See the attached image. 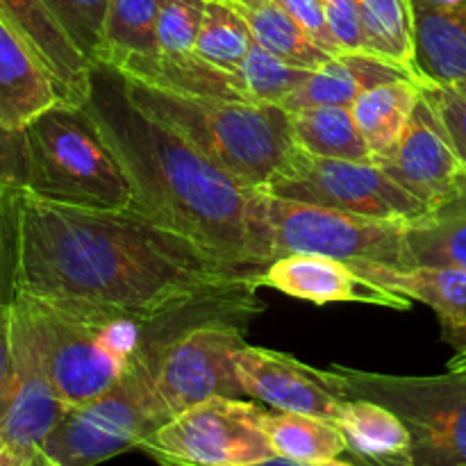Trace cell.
Instances as JSON below:
<instances>
[{
    "instance_id": "cell-2",
    "label": "cell",
    "mask_w": 466,
    "mask_h": 466,
    "mask_svg": "<svg viewBox=\"0 0 466 466\" xmlns=\"http://www.w3.org/2000/svg\"><path fill=\"white\" fill-rule=\"evenodd\" d=\"M85 107L130 180L132 209L244 271H264L248 239L255 189L137 107L123 76L107 64L91 62Z\"/></svg>"
},
{
    "instance_id": "cell-25",
    "label": "cell",
    "mask_w": 466,
    "mask_h": 466,
    "mask_svg": "<svg viewBox=\"0 0 466 466\" xmlns=\"http://www.w3.org/2000/svg\"><path fill=\"white\" fill-rule=\"evenodd\" d=\"M164 0H109L96 62L121 68L159 53L157 21Z\"/></svg>"
},
{
    "instance_id": "cell-32",
    "label": "cell",
    "mask_w": 466,
    "mask_h": 466,
    "mask_svg": "<svg viewBox=\"0 0 466 466\" xmlns=\"http://www.w3.org/2000/svg\"><path fill=\"white\" fill-rule=\"evenodd\" d=\"M48 12L86 62H96L103 44L109 0H44Z\"/></svg>"
},
{
    "instance_id": "cell-15",
    "label": "cell",
    "mask_w": 466,
    "mask_h": 466,
    "mask_svg": "<svg viewBox=\"0 0 466 466\" xmlns=\"http://www.w3.org/2000/svg\"><path fill=\"white\" fill-rule=\"evenodd\" d=\"M259 287H271L291 299L326 303H364L408 312L414 300L373 285L350 264L321 255H287L268 264L258 276Z\"/></svg>"
},
{
    "instance_id": "cell-45",
    "label": "cell",
    "mask_w": 466,
    "mask_h": 466,
    "mask_svg": "<svg viewBox=\"0 0 466 466\" xmlns=\"http://www.w3.org/2000/svg\"><path fill=\"white\" fill-rule=\"evenodd\" d=\"M458 89L464 91V94H466V85H458Z\"/></svg>"
},
{
    "instance_id": "cell-41",
    "label": "cell",
    "mask_w": 466,
    "mask_h": 466,
    "mask_svg": "<svg viewBox=\"0 0 466 466\" xmlns=\"http://www.w3.org/2000/svg\"><path fill=\"white\" fill-rule=\"evenodd\" d=\"M27 458H21L16 453H9V451L0 449V466H21Z\"/></svg>"
},
{
    "instance_id": "cell-10",
    "label": "cell",
    "mask_w": 466,
    "mask_h": 466,
    "mask_svg": "<svg viewBox=\"0 0 466 466\" xmlns=\"http://www.w3.org/2000/svg\"><path fill=\"white\" fill-rule=\"evenodd\" d=\"M253 400L209 399L176 414L139 446L155 462L191 466H255L276 458Z\"/></svg>"
},
{
    "instance_id": "cell-9",
    "label": "cell",
    "mask_w": 466,
    "mask_h": 466,
    "mask_svg": "<svg viewBox=\"0 0 466 466\" xmlns=\"http://www.w3.org/2000/svg\"><path fill=\"white\" fill-rule=\"evenodd\" d=\"M258 191L408 226L431 214V209L408 194L380 164L317 157L296 146L267 187Z\"/></svg>"
},
{
    "instance_id": "cell-44",
    "label": "cell",
    "mask_w": 466,
    "mask_h": 466,
    "mask_svg": "<svg viewBox=\"0 0 466 466\" xmlns=\"http://www.w3.org/2000/svg\"><path fill=\"white\" fill-rule=\"evenodd\" d=\"M162 466H191V464H180V462H162Z\"/></svg>"
},
{
    "instance_id": "cell-8",
    "label": "cell",
    "mask_w": 466,
    "mask_h": 466,
    "mask_svg": "<svg viewBox=\"0 0 466 466\" xmlns=\"http://www.w3.org/2000/svg\"><path fill=\"white\" fill-rule=\"evenodd\" d=\"M157 367L153 355H137L112 390L66 410L41 453L55 466H96L139 449L173 419L155 385Z\"/></svg>"
},
{
    "instance_id": "cell-12",
    "label": "cell",
    "mask_w": 466,
    "mask_h": 466,
    "mask_svg": "<svg viewBox=\"0 0 466 466\" xmlns=\"http://www.w3.org/2000/svg\"><path fill=\"white\" fill-rule=\"evenodd\" d=\"M376 164L431 214L466 198V167L423 89L400 139Z\"/></svg>"
},
{
    "instance_id": "cell-18",
    "label": "cell",
    "mask_w": 466,
    "mask_h": 466,
    "mask_svg": "<svg viewBox=\"0 0 466 466\" xmlns=\"http://www.w3.org/2000/svg\"><path fill=\"white\" fill-rule=\"evenodd\" d=\"M355 271L373 285L428 305L437 314L441 337L455 350L466 346V271L449 267H358Z\"/></svg>"
},
{
    "instance_id": "cell-30",
    "label": "cell",
    "mask_w": 466,
    "mask_h": 466,
    "mask_svg": "<svg viewBox=\"0 0 466 466\" xmlns=\"http://www.w3.org/2000/svg\"><path fill=\"white\" fill-rule=\"evenodd\" d=\"M255 39L248 23L226 0H208L196 53L228 71H239Z\"/></svg>"
},
{
    "instance_id": "cell-21",
    "label": "cell",
    "mask_w": 466,
    "mask_h": 466,
    "mask_svg": "<svg viewBox=\"0 0 466 466\" xmlns=\"http://www.w3.org/2000/svg\"><path fill=\"white\" fill-rule=\"evenodd\" d=\"M116 71L127 80L144 82V85L176 91V94L255 103L246 94L239 71H228V68L217 66V64L200 57L198 53H157L155 57L123 64Z\"/></svg>"
},
{
    "instance_id": "cell-20",
    "label": "cell",
    "mask_w": 466,
    "mask_h": 466,
    "mask_svg": "<svg viewBox=\"0 0 466 466\" xmlns=\"http://www.w3.org/2000/svg\"><path fill=\"white\" fill-rule=\"evenodd\" d=\"M403 77H417L405 68L369 53H339L332 55L328 62L314 68L308 80L282 103V107L296 112L314 105H350L358 100L362 91L369 86L382 85V82L403 80Z\"/></svg>"
},
{
    "instance_id": "cell-27",
    "label": "cell",
    "mask_w": 466,
    "mask_h": 466,
    "mask_svg": "<svg viewBox=\"0 0 466 466\" xmlns=\"http://www.w3.org/2000/svg\"><path fill=\"white\" fill-rule=\"evenodd\" d=\"M262 426L278 458L323 464L341 458L349 451L339 428L326 419L267 410Z\"/></svg>"
},
{
    "instance_id": "cell-35",
    "label": "cell",
    "mask_w": 466,
    "mask_h": 466,
    "mask_svg": "<svg viewBox=\"0 0 466 466\" xmlns=\"http://www.w3.org/2000/svg\"><path fill=\"white\" fill-rule=\"evenodd\" d=\"M326 21L339 53H369L367 30L358 0H323Z\"/></svg>"
},
{
    "instance_id": "cell-26",
    "label": "cell",
    "mask_w": 466,
    "mask_h": 466,
    "mask_svg": "<svg viewBox=\"0 0 466 466\" xmlns=\"http://www.w3.org/2000/svg\"><path fill=\"white\" fill-rule=\"evenodd\" d=\"M226 3H230L248 23L255 44L276 57L312 71L332 57L300 30L299 23L282 9L278 0H226Z\"/></svg>"
},
{
    "instance_id": "cell-11",
    "label": "cell",
    "mask_w": 466,
    "mask_h": 466,
    "mask_svg": "<svg viewBox=\"0 0 466 466\" xmlns=\"http://www.w3.org/2000/svg\"><path fill=\"white\" fill-rule=\"evenodd\" d=\"M246 319H221L191 328L164 349L155 385L171 417L209 399H244L237 353L246 346Z\"/></svg>"
},
{
    "instance_id": "cell-1",
    "label": "cell",
    "mask_w": 466,
    "mask_h": 466,
    "mask_svg": "<svg viewBox=\"0 0 466 466\" xmlns=\"http://www.w3.org/2000/svg\"><path fill=\"white\" fill-rule=\"evenodd\" d=\"M258 276L132 208L18 198L16 294L30 299L148 319Z\"/></svg>"
},
{
    "instance_id": "cell-17",
    "label": "cell",
    "mask_w": 466,
    "mask_h": 466,
    "mask_svg": "<svg viewBox=\"0 0 466 466\" xmlns=\"http://www.w3.org/2000/svg\"><path fill=\"white\" fill-rule=\"evenodd\" d=\"M62 100L39 55L0 16V127L23 130Z\"/></svg>"
},
{
    "instance_id": "cell-36",
    "label": "cell",
    "mask_w": 466,
    "mask_h": 466,
    "mask_svg": "<svg viewBox=\"0 0 466 466\" xmlns=\"http://www.w3.org/2000/svg\"><path fill=\"white\" fill-rule=\"evenodd\" d=\"M27 171H30V155H27L25 130L0 127V187L25 191Z\"/></svg>"
},
{
    "instance_id": "cell-13",
    "label": "cell",
    "mask_w": 466,
    "mask_h": 466,
    "mask_svg": "<svg viewBox=\"0 0 466 466\" xmlns=\"http://www.w3.org/2000/svg\"><path fill=\"white\" fill-rule=\"evenodd\" d=\"M14 378L7 405L0 417V449L30 458L44 446L46 437L55 431L68 405L59 399L53 382L46 376L39 353L25 328L14 319Z\"/></svg>"
},
{
    "instance_id": "cell-7",
    "label": "cell",
    "mask_w": 466,
    "mask_h": 466,
    "mask_svg": "<svg viewBox=\"0 0 466 466\" xmlns=\"http://www.w3.org/2000/svg\"><path fill=\"white\" fill-rule=\"evenodd\" d=\"M323 378L339 399L390 408L410 432L400 466H466V371L390 376L332 364Z\"/></svg>"
},
{
    "instance_id": "cell-14",
    "label": "cell",
    "mask_w": 466,
    "mask_h": 466,
    "mask_svg": "<svg viewBox=\"0 0 466 466\" xmlns=\"http://www.w3.org/2000/svg\"><path fill=\"white\" fill-rule=\"evenodd\" d=\"M237 373L246 396H253L276 412L308 414L335 423L344 403L326 382L323 369L308 367L280 350L241 346Z\"/></svg>"
},
{
    "instance_id": "cell-33",
    "label": "cell",
    "mask_w": 466,
    "mask_h": 466,
    "mask_svg": "<svg viewBox=\"0 0 466 466\" xmlns=\"http://www.w3.org/2000/svg\"><path fill=\"white\" fill-rule=\"evenodd\" d=\"M205 7L208 0H164L157 21L159 53H196Z\"/></svg>"
},
{
    "instance_id": "cell-43",
    "label": "cell",
    "mask_w": 466,
    "mask_h": 466,
    "mask_svg": "<svg viewBox=\"0 0 466 466\" xmlns=\"http://www.w3.org/2000/svg\"><path fill=\"white\" fill-rule=\"evenodd\" d=\"M326 466H358V464H350V462H344V460H330V462H326Z\"/></svg>"
},
{
    "instance_id": "cell-28",
    "label": "cell",
    "mask_w": 466,
    "mask_h": 466,
    "mask_svg": "<svg viewBox=\"0 0 466 466\" xmlns=\"http://www.w3.org/2000/svg\"><path fill=\"white\" fill-rule=\"evenodd\" d=\"M410 267L466 271V198L410 223L405 232Z\"/></svg>"
},
{
    "instance_id": "cell-4",
    "label": "cell",
    "mask_w": 466,
    "mask_h": 466,
    "mask_svg": "<svg viewBox=\"0 0 466 466\" xmlns=\"http://www.w3.org/2000/svg\"><path fill=\"white\" fill-rule=\"evenodd\" d=\"M137 107L162 121L248 189H264L294 150L291 112L273 103L200 98L127 80Z\"/></svg>"
},
{
    "instance_id": "cell-3",
    "label": "cell",
    "mask_w": 466,
    "mask_h": 466,
    "mask_svg": "<svg viewBox=\"0 0 466 466\" xmlns=\"http://www.w3.org/2000/svg\"><path fill=\"white\" fill-rule=\"evenodd\" d=\"M12 309L68 408L112 390L144 346V317L23 294H16Z\"/></svg>"
},
{
    "instance_id": "cell-24",
    "label": "cell",
    "mask_w": 466,
    "mask_h": 466,
    "mask_svg": "<svg viewBox=\"0 0 466 466\" xmlns=\"http://www.w3.org/2000/svg\"><path fill=\"white\" fill-rule=\"evenodd\" d=\"M296 148L328 159L373 162L371 150L353 118V109L344 105H314L291 112Z\"/></svg>"
},
{
    "instance_id": "cell-16",
    "label": "cell",
    "mask_w": 466,
    "mask_h": 466,
    "mask_svg": "<svg viewBox=\"0 0 466 466\" xmlns=\"http://www.w3.org/2000/svg\"><path fill=\"white\" fill-rule=\"evenodd\" d=\"M0 16L25 39L57 82L62 100L85 105L89 96V66L44 0H0Z\"/></svg>"
},
{
    "instance_id": "cell-22",
    "label": "cell",
    "mask_w": 466,
    "mask_h": 466,
    "mask_svg": "<svg viewBox=\"0 0 466 466\" xmlns=\"http://www.w3.org/2000/svg\"><path fill=\"white\" fill-rule=\"evenodd\" d=\"M335 426L358 458L376 466H400L410 449L405 423L385 405L369 399H344Z\"/></svg>"
},
{
    "instance_id": "cell-19",
    "label": "cell",
    "mask_w": 466,
    "mask_h": 466,
    "mask_svg": "<svg viewBox=\"0 0 466 466\" xmlns=\"http://www.w3.org/2000/svg\"><path fill=\"white\" fill-rule=\"evenodd\" d=\"M412 18L419 80L466 85V5L435 7L412 0Z\"/></svg>"
},
{
    "instance_id": "cell-34",
    "label": "cell",
    "mask_w": 466,
    "mask_h": 466,
    "mask_svg": "<svg viewBox=\"0 0 466 466\" xmlns=\"http://www.w3.org/2000/svg\"><path fill=\"white\" fill-rule=\"evenodd\" d=\"M423 96L431 100L446 135L453 141L460 159L466 167V94L458 86L423 82Z\"/></svg>"
},
{
    "instance_id": "cell-40",
    "label": "cell",
    "mask_w": 466,
    "mask_h": 466,
    "mask_svg": "<svg viewBox=\"0 0 466 466\" xmlns=\"http://www.w3.org/2000/svg\"><path fill=\"white\" fill-rule=\"evenodd\" d=\"M255 466H326V462L323 464H303V462H294V460H287V458H271V460H267V462H259V464H255Z\"/></svg>"
},
{
    "instance_id": "cell-31",
    "label": "cell",
    "mask_w": 466,
    "mask_h": 466,
    "mask_svg": "<svg viewBox=\"0 0 466 466\" xmlns=\"http://www.w3.org/2000/svg\"><path fill=\"white\" fill-rule=\"evenodd\" d=\"M309 73H312V68L294 66V64L264 50L259 44H253L239 68L248 98L255 103L273 105L285 103L308 80Z\"/></svg>"
},
{
    "instance_id": "cell-23",
    "label": "cell",
    "mask_w": 466,
    "mask_h": 466,
    "mask_svg": "<svg viewBox=\"0 0 466 466\" xmlns=\"http://www.w3.org/2000/svg\"><path fill=\"white\" fill-rule=\"evenodd\" d=\"M421 89L423 82L412 80V77L382 82V85L369 86L350 105L355 123L371 150L373 162L400 139L412 118L414 107L421 100Z\"/></svg>"
},
{
    "instance_id": "cell-29",
    "label": "cell",
    "mask_w": 466,
    "mask_h": 466,
    "mask_svg": "<svg viewBox=\"0 0 466 466\" xmlns=\"http://www.w3.org/2000/svg\"><path fill=\"white\" fill-rule=\"evenodd\" d=\"M358 5L371 55H378L417 77L412 0H358Z\"/></svg>"
},
{
    "instance_id": "cell-42",
    "label": "cell",
    "mask_w": 466,
    "mask_h": 466,
    "mask_svg": "<svg viewBox=\"0 0 466 466\" xmlns=\"http://www.w3.org/2000/svg\"><path fill=\"white\" fill-rule=\"evenodd\" d=\"M21 466H55V464L50 462V460L46 458V455L41 453V451H36V453H32L30 458H27Z\"/></svg>"
},
{
    "instance_id": "cell-6",
    "label": "cell",
    "mask_w": 466,
    "mask_h": 466,
    "mask_svg": "<svg viewBox=\"0 0 466 466\" xmlns=\"http://www.w3.org/2000/svg\"><path fill=\"white\" fill-rule=\"evenodd\" d=\"M27 189L53 203L130 209L132 187L85 105L59 100L25 127Z\"/></svg>"
},
{
    "instance_id": "cell-39",
    "label": "cell",
    "mask_w": 466,
    "mask_h": 466,
    "mask_svg": "<svg viewBox=\"0 0 466 466\" xmlns=\"http://www.w3.org/2000/svg\"><path fill=\"white\" fill-rule=\"evenodd\" d=\"M449 371H466V346L462 350H455L449 362Z\"/></svg>"
},
{
    "instance_id": "cell-38",
    "label": "cell",
    "mask_w": 466,
    "mask_h": 466,
    "mask_svg": "<svg viewBox=\"0 0 466 466\" xmlns=\"http://www.w3.org/2000/svg\"><path fill=\"white\" fill-rule=\"evenodd\" d=\"M14 378V341H12V303H0V417L7 405Z\"/></svg>"
},
{
    "instance_id": "cell-5",
    "label": "cell",
    "mask_w": 466,
    "mask_h": 466,
    "mask_svg": "<svg viewBox=\"0 0 466 466\" xmlns=\"http://www.w3.org/2000/svg\"><path fill=\"white\" fill-rule=\"evenodd\" d=\"M405 232L408 223L358 217L258 189L250 198V255L262 268L287 255H321L353 268H410Z\"/></svg>"
},
{
    "instance_id": "cell-37",
    "label": "cell",
    "mask_w": 466,
    "mask_h": 466,
    "mask_svg": "<svg viewBox=\"0 0 466 466\" xmlns=\"http://www.w3.org/2000/svg\"><path fill=\"white\" fill-rule=\"evenodd\" d=\"M287 14L300 25V30L326 53L339 55V48L335 46L330 35V27L326 21V7L323 0H278Z\"/></svg>"
}]
</instances>
